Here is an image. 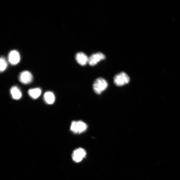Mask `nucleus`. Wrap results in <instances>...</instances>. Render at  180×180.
<instances>
[{"instance_id": "nucleus-1", "label": "nucleus", "mask_w": 180, "mask_h": 180, "mask_svg": "<svg viewBox=\"0 0 180 180\" xmlns=\"http://www.w3.org/2000/svg\"><path fill=\"white\" fill-rule=\"evenodd\" d=\"M108 85V83L105 79L102 78H98L93 83V91L96 94H101L107 88Z\"/></svg>"}, {"instance_id": "nucleus-2", "label": "nucleus", "mask_w": 180, "mask_h": 180, "mask_svg": "<svg viewBox=\"0 0 180 180\" xmlns=\"http://www.w3.org/2000/svg\"><path fill=\"white\" fill-rule=\"evenodd\" d=\"M88 125L82 121H73L70 127V130L73 133L80 134L85 132Z\"/></svg>"}, {"instance_id": "nucleus-3", "label": "nucleus", "mask_w": 180, "mask_h": 180, "mask_svg": "<svg viewBox=\"0 0 180 180\" xmlns=\"http://www.w3.org/2000/svg\"><path fill=\"white\" fill-rule=\"evenodd\" d=\"M113 81L116 85L121 86L128 84L130 81V78L125 73L121 72L115 76Z\"/></svg>"}, {"instance_id": "nucleus-4", "label": "nucleus", "mask_w": 180, "mask_h": 180, "mask_svg": "<svg viewBox=\"0 0 180 180\" xmlns=\"http://www.w3.org/2000/svg\"><path fill=\"white\" fill-rule=\"evenodd\" d=\"M19 81L24 85H28L32 81L33 77L32 73L27 71H23L20 73Z\"/></svg>"}, {"instance_id": "nucleus-5", "label": "nucleus", "mask_w": 180, "mask_h": 180, "mask_svg": "<svg viewBox=\"0 0 180 180\" xmlns=\"http://www.w3.org/2000/svg\"><path fill=\"white\" fill-rule=\"evenodd\" d=\"M86 155V153L84 149L82 148L76 149L73 152L72 154V158L73 161L76 162H81Z\"/></svg>"}, {"instance_id": "nucleus-6", "label": "nucleus", "mask_w": 180, "mask_h": 180, "mask_svg": "<svg viewBox=\"0 0 180 180\" xmlns=\"http://www.w3.org/2000/svg\"><path fill=\"white\" fill-rule=\"evenodd\" d=\"M105 58V55L101 52H98L92 54L89 58L88 63L90 65L95 66L102 60Z\"/></svg>"}, {"instance_id": "nucleus-7", "label": "nucleus", "mask_w": 180, "mask_h": 180, "mask_svg": "<svg viewBox=\"0 0 180 180\" xmlns=\"http://www.w3.org/2000/svg\"><path fill=\"white\" fill-rule=\"evenodd\" d=\"M21 60V56L19 52L16 50H12L10 52L8 55V62L13 65H17Z\"/></svg>"}, {"instance_id": "nucleus-8", "label": "nucleus", "mask_w": 180, "mask_h": 180, "mask_svg": "<svg viewBox=\"0 0 180 180\" xmlns=\"http://www.w3.org/2000/svg\"><path fill=\"white\" fill-rule=\"evenodd\" d=\"M75 59L79 65L84 66L88 63L89 58L84 53L79 52L76 53Z\"/></svg>"}, {"instance_id": "nucleus-9", "label": "nucleus", "mask_w": 180, "mask_h": 180, "mask_svg": "<svg viewBox=\"0 0 180 180\" xmlns=\"http://www.w3.org/2000/svg\"><path fill=\"white\" fill-rule=\"evenodd\" d=\"M11 95L12 98L15 100H18L21 98L22 96V92L17 86H13L10 90Z\"/></svg>"}, {"instance_id": "nucleus-10", "label": "nucleus", "mask_w": 180, "mask_h": 180, "mask_svg": "<svg viewBox=\"0 0 180 180\" xmlns=\"http://www.w3.org/2000/svg\"><path fill=\"white\" fill-rule=\"evenodd\" d=\"M43 98L47 104L52 105L55 101V96L52 92L50 91L46 92L45 93Z\"/></svg>"}, {"instance_id": "nucleus-11", "label": "nucleus", "mask_w": 180, "mask_h": 180, "mask_svg": "<svg viewBox=\"0 0 180 180\" xmlns=\"http://www.w3.org/2000/svg\"><path fill=\"white\" fill-rule=\"evenodd\" d=\"M42 92L41 89L39 88L31 89L28 92L29 96L33 99L38 98L41 95Z\"/></svg>"}, {"instance_id": "nucleus-12", "label": "nucleus", "mask_w": 180, "mask_h": 180, "mask_svg": "<svg viewBox=\"0 0 180 180\" xmlns=\"http://www.w3.org/2000/svg\"><path fill=\"white\" fill-rule=\"evenodd\" d=\"M0 71L3 72L5 71L8 66V63L6 59L3 56H2L0 58Z\"/></svg>"}]
</instances>
